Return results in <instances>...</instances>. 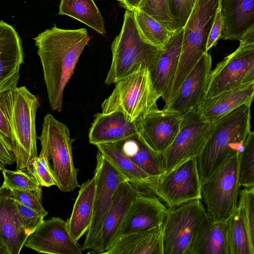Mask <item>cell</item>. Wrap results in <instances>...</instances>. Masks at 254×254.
I'll return each mask as SVG.
<instances>
[{
    "instance_id": "8d00e7d4",
    "label": "cell",
    "mask_w": 254,
    "mask_h": 254,
    "mask_svg": "<svg viewBox=\"0 0 254 254\" xmlns=\"http://www.w3.org/2000/svg\"><path fill=\"white\" fill-rule=\"evenodd\" d=\"M196 0H168L169 10L175 32L183 29Z\"/></svg>"
},
{
    "instance_id": "d6a6232c",
    "label": "cell",
    "mask_w": 254,
    "mask_h": 254,
    "mask_svg": "<svg viewBox=\"0 0 254 254\" xmlns=\"http://www.w3.org/2000/svg\"><path fill=\"white\" fill-rule=\"evenodd\" d=\"M239 184L241 188L254 187V132L250 131L239 155Z\"/></svg>"
},
{
    "instance_id": "5bb4252c",
    "label": "cell",
    "mask_w": 254,
    "mask_h": 254,
    "mask_svg": "<svg viewBox=\"0 0 254 254\" xmlns=\"http://www.w3.org/2000/svg\"><path fill=\"white\" fill-rule=\"evenodd\" d=\"M183 115L167 109L149 112L134 122L142 141L161 157L178 133Z\"/></svg>"
},
{
    "instance_id": "4dcf8cb0",
    "label": "cell",
    "mask_w": 254,
    "mask_h": 254,
    "mask_svg": "<svg viewBox=\"0 0 254 254\" xmlns=\"http://www.w3.org/2000/svg\"><path fill=\"white\" fill-rule=\"evenodd\" d=\"M139 32L150 45L162 50L174 34L150 16L137 9L132 11Z\"/></svg>"
},
{
    "instance_id": "e0dca14e",
    "label": "cell",
    "mask_w": 254,
    "mask_h": 254,
    "mask_svg": "<svg viewBox=\"0 0 254 254\" xmlns=\"http://www.w3.org/2000/svg\"><path fill=\"white\" fill-rule=\"evenodd\" d=\"M140 191L127 180L121 183L113 196L92 251L105 254L117 238L130 206Z\"/></svg>"
},
{
    "instance_id": "cb8c5ba5",
    "label": "cell",
    "mask_w": 254,
    "mask_h": 254,
    "mask_svg": "<svg viewBox=\"0 0 254 254\" xmlns=\"http://www.w3.org/2000/svg\"><path fill=\"white\" fill-rule=\"evenodd\" d=\"M98 150L120 172L126 180L144 193L155 195L159 179L145 173L126 156L114 143L96 144Z\"/></svg>"
},
{
    "instance_id": "74e56055",
    "label": "cell",
    "mask_w": 254,
    "mask_h": 254,
    "mask_svg": "<svg viewBox=\"0 0 254 254\" xmlns=\"http://www.w3.org/2000/svg\"><path fill=\"white\" fill-rule=\"evenodd\" d=\"M15 200L34 210L44 217L48 212L42 204L41 187L34 190H11Z\"/></svg>"
},
{
    "instance_id": "9a60e30c",
    "label": "cell",
    "mask_w": 254,
    "mask_h": 254,
    "mask_svg": "<svg viewBox=\"0 0 254 254\" xmlns=\"http://www.w3.org/2000/svg\"><path fill=\"white\" fill-rule=\"evenodd\" d=\"M24 246L38 253L81 254L78 242L71 237L67 221L58 217L44 220L27 237Z\"/></svg>"
},
{
    "instance_id": "30bf717a",
    "label": "cell",
    "mask_w": 254,
    "mask_h": 254,
    "mask_svg": "<svg viewBox=\"0 0 254 254\" xmlns=\"http://www.w3.org/2000/svg\"><path fill=\"white\" fill-rule=\"evenodd\" d=\"M207 217L200 199L168 208L163 224V254H189L198 229Z\"/></svg>"
},
{
    "instance_id": "5b68a950",
    "label": "cell",
    "mask_w": 254,
    "mask_h": 254,
    "mask_svg": "<svg viewBox=\"0 0 254 254\" xmlns=\"http://www.w3.org/2000/svg\"><path fill=\"white\" fill-rule=\"evenodd\" d=\"M111 51L112 62L105 80V83L108 85L131 74L140 64H144L150 69L161 50L143 39L133 12L127 10L121 32L114 40Z\"/></svg>"
},
{
    "instance_id": "8992f818",
    "label": "cell",
    "mask_w": 254,
    "mask_h": 254,
    "mask_svg": "<svg viewBox=\"0 0 254 254\" xmlns=\"http://www.w3.org/2000/svg\"><path fill=\"white\" fill-rule=\"evenodd\" d=\"M161 95L152 82L148 68L140 64L131 74L115 83L112 93L101 105L102 113L120 112L130 122L158 109Z\"/></svg>"
},
{
    "instance_id": "b9f144b4",
    "label": "cell",
    "mask_w": 254,
    "mask_h": 254,
    "mask_svg": "<svg viewBox=\"0 0 254 254\" xmlns=\"http://www.w3.org/2000/svg\"><path fill=\"white\" fill-rule=\"evenodd\" d=\"M15 163L14 157L9 142L0 132V170Z\"/></svg>"
},
{
    "instance_id": "3957f363",
    "label": "cell",
    "mask_w": 254,
    "mask_h": 254,
    "mask_svg": "<svg viewBox=\"0 0 254 254\" xmlns=\"http://www.w3.org/2000/svg\"><path fill=\"white\" fill-rule=\"evenodd\" d=\"M251 105H243L216 121L214 128L196 157L201 185L233 154L241 152L251 131Z\"/></svg>"
},
{
    "instance_id": "2e32d148",
    "label": "cell",
    "mask_w": 254,
    "mask_h": 254,
    "mask_svg": "<svg viewBox=\"0 0 254 254\" xmlns=\"http://www.w3.org/2000/svg\"><path fill=\"white\" fill-rule=\"evenodd\" d=\"M212 58L205 52L186 77L167 108L183 115L197 109L204 100L212 71Z\"/></svg>"
},
{
    "instance_id": "83f0119b",
    "label": "cell",
    "mask_w": 254,
    "mask_h": 254,
    "mask_svg": "<svg viewBox=\"0 0 254 254\" xmlns=\"http://www.w3.org/2000/svg\"><path fill=\"white\" fill-rule=\"evenodd\" d=\"M189 254H230L227 221L207 217L198 229Z\"/></svg>"
},
{
    "instance_id": "7402d4cb",
    "label": "cell",
    "mask_w": 254,
    "mask_h": 254,
    "mask_svg": "<svg viewBox=\"0 0 254 254\" xmlns=\"http://www.w3.org/2000/svg\"><path fill=\"white\" fill-rule=\"evenodd\" d=\"M134 122L128 121L121 112L98 113L89 128V143H116L137 134Z\"/></svg>"
},
{
    "instance_id": "7c38bea8",
    "label": "cell",
    "mask_w": 254,
    "mask_h": 254,
    "mask_svg": "<svg viewBox=\"0 0 254 254\" xmlns=\"http://www.w3.org/2000/svg\"><path fill=\"white\" fill-rule=\"evenodd\" d=\"M201 189L196 157H192L160 177L155 195L168 208H174L200 199Z\"/></svg>"
},
{
    "instance_id": "484cf974",
    "label": "cell",
    "mask_w": 254,
    "mask_h": 254,
    "mask_svg": "<svg viewBox=\"0 0 254 254\" xmlns=\"http://www.w3.org/2000/svg\"><path fill=\"white\" fill-rule=\"evenodd\" d=\"M105 254H163V225L118 238Z\"/></svg>"
},
{
    "instance_id": "f546056e",
    "label": "cell",
    "mask_w": 254,
    "mask_h": 254,
    "mask_svg": "<svg viewBox=\"0 0 254 254\" xmlns=\"http://www.w3.org/2000/svg\"><path fill=\"white\" fill-rule=\"evenodd\" d=\"M59 14L70 16L101 34L106 33L104 19L93 0H61Z\"/></svg>"
},
{
    "instance_id": "f6af8a7d",
    "label": "cell",
    "mask_w": 254,
    "mask_h": 254,
    "mask_svg": "<svg viewBox=\"0 0 254 254\" xmlns=\"http://www.w3.org/2000/svg\"></svg>"
},
{
    "instance_id": "e575fe53",
    "label": "cell",
    "mask_w": 254,
    "mask_h": 254,
    "mask_svg": "<svg viewBox=\"0 0 254 254\" xmlns=\"http://www.w3.org/2000/svg\"><path fill=\"white\" fill-rule=\"evenodd\" d=\"M238 207L241 212L251 245L254 248V187L240 189Z\"/></svg>"
},
{
    "instance_id": "277c9868",
    "label": "cell",
    "mask_w": 254,
    "mask_h": 254,
    "mask_svg": "<svg viewBox=\"0 0 254 254\" xmlns=\"http://www.w3.org/2000/svg\"><path fill=\"white\" fill-rule=\"evenodd\" d=\"M40 141L41 155L52 173L56 186L64 192L73 191L79 187L78 169L74 165L72 143L68 127L47 114L43 120Z\"/></svg>"
},
{
    "instance_id": "f1b7e54d",
    "label": "cell",
    "mask_w": 254,
    "mask_h": 254,
    "mask_svg": "<svg viewBox=\"0 0 254 254\" xmlns=\"http://www.w3.org/2000/svg\"><path fill=\"white\" fill-rule=\"evenodd\" d=\"M114 143L119 146L126 156L145 173L158 179L163 174L161 157L152 151L137 134Z\"/></svg>"
},
{
    "instance_id": "1f68e13d",
    "label": "cell",
    "mask_w": 254,
    "mask_h": 254,
    "mask_svg": "<svg viewBox=\"0 0 254 254\" xmlns=\"http://www.w3.org/2000/svg\"><path fill=\"white\" fill-rule=\"evenodd\" d=\"M230 254H254L241 212L237 209L226 220Z\"/></svg>"
},
{
    "instance_id": "9c48e42d",
    "label": "cell",
    "mask_w": 254,
    "mask_h": 254,
    "mask_svg": "<svg viewBox=\"0 0 254 254\" xmlns=\"http://www.w3.org/2000/svg\"><path fill=\"white\" fill-rule=\"evenodd\" d=\"M254 82V28L240 41L239 47L211 71L204 99Z\"/></svg>"
},
{
    "instance_id": "44dd1931",
    "label": "cell",
    "mask_w": 254,
    "mask_h": 254,
    "mask_svg": "<svg viewBox=\"0 0 254 254\" xmlns=\"http://www.w3.org/2000/svg\"><path fill=\"white\" fill-rule=\"evenodd\" d=\"M183 29L176 32L164 48L161 51L153 66L149 69L153 85L165 102L169 96L181 51Z\"/></svg>"
},
{
    "instance_id": "ac0fdd59",
    "label": "cell",
    "mask_w": 254,
    "mask_h": 254,
    "mask_svg": "<svg viewBox=\"0 0 254 254\" xmlns=\"http://www.w3.org/2000/svg\"><path fill=\"white\" fill-rule=\"evenodd\" d=\"M30 233L24 227L11 190L0 187V254H19Z\"/></svg>"
},
{
    "instance_id": "ee69618b",
    "label": "cell",
    "mask_w": 254,
    "mask_h": 254,
    "mask_svg": "<svg viewBox=\"0 0 254 254\" xmlns=\"http://www.w3.org/2000/svg\"><path fill=\"white\" fill-rule=\"evenodd\" d=\"M120 2L122 6L127 10L133 11L137 9L141 0H117Z\"/></svg>"
},
{
    "instance_id": "ab89813d",
    "label": "cell",
    "mask_w": 254,
    "mask_h": 254,
    "mask_svg": "<svg viewBox=\"0 0 254 254\" xmlns=\"http://www.w3.org/2000/svg\"><path fill=\"white\" fill-rule=\"evenodd\" d=\"M15 204L24 227L32 233L42 224L44 217L16 200Z\"/></svg>"
},
{
    "instance_id": "7a4b0ae2",
    "label": "cell",
    "mask_w": 254,
    "mask_h": 254,
    "mask_svg": "<svg viewBox=\"0 0 254 254\" xmlns=\"http://www.w3.org/2000/svg\"><path fill=\"white\" fill-rule=\"evenodd\" d=\"M40 106L38 97L24 86L0 94V106L9 125L17 170H26L38 156L35 119Z\"/></svg>"
},
{
    "instance_id": "6da1fadb",
    "label": "cell",
    "mask_w": 254,
    "mask_h": 254,
    "mask_svg": "<svg viewBox=\"0 0 254 254\" xmlns=\"http://www.w3.org/2000/svg\"><path fill=\"white\" fill-rule=\"evenodd\" d=\"M90 38L85 28L64 29L56 26L34 38L53 111H62L64 88Z\"/></svg>"
},
{
    "instance_id": "836d02e7",
    "label": "cell",
    "mask_w": 254,
    "mask_h": 254,
    "mask_svg": "<svg viewBox=\"0 0 254 254\" xmlns=\"http://www.w3.org/2000/svg\"><path fill=\"white\" fill-rule=\"evenodd\" d=\"M137 9L153 18L170 32L175 33L168 0H141Z\"/></svg>"
},
{
    "instance_id": "603a6c76",
    "label": "cell",
    "mask_w": 254,
    "mask_h": 254,
    "mask_svg": "<svg viewBox=\"0 0 254 254\" xmlns=\"http://www.w3.org/2000/svg\"><path fill=\"white\" fill-rule=\"evenodd\" d=\"M254 82L221 92L204 99L197 110L200 118L213 122L243 105H250L253 101Z\"/></svg>"
},
{
    "instance_id": "d590c367",
    "label": "cell",
    "mask_w": 254,
    "mask_h": 254,
    "mask_svg": "<svg viewBox=\"0 0 254 254\" xmlns=\"http://www.w3.org/2000/svg\"><path fill=\"white\" fill-rule=\"evenodd\" d=\"M4 181L1 186L11 190H34L41 187L35 178L23 170H2Z\"/></svg>"
},
{
    "instance_id": "ffe728a7",
    "label": "cell",
    "mask_w": 254,
    "mask_h": 254,
    "mask_svg": "<svg viewBox=\"0 0 254 254\" xmlns=\"http://www.w3.org/2000/svg\"><path fill=\"white\" fill-rule=\"evenodd\" d=\"M24 56L20 38L13 27L0 21V94L17 87Z\"/></svg>"
},
{
    "instance_id": "4316f807",
    "label": "cell",
    "mask_w": 254,
    "mask_h": 254,
    "mask_svg": "<svg viewBox=\"0 0 254 254\" xmlns=\"http://www.w3.org/2000/svg\"><path fill=\"white\" fill-rule=\"evenodd\" d=\"M96 188V176L83 183L80 187L73 206L70 217L67 219L69 234L76 242L88 231L92 219Z\"/></svg>"
},
{
    "instance_id": "7bdbcfd3",
    "label": "cell",
    "mask_w": 254,
    "mask_h": 254,
    "mask_svg": "<svg viewBox=\"0 0 254 254\" xmlns=\"http://www.w3.org/2000/svg\"><path fill=\"white\" fill-rule=\"evenodd\" d=\"M0 132L10 144L11 135L7 118L0 106ZM11 145V144H10Z\"/></svg>"
},
{
    "instance_id": "d6986e66",
    "label": "cell",
    "mask_w": 254,
    "mask_h": 254,
    "mask_svg": "<svg viewBox=\"0 0 254 254\" xmlns=\"http://www.w3.org/2000/svg\"><path fill=\"white\" fill-rule=\"evenodd\" d=\"M167 212L168 208L156 195L139 192L130 206L116 239L163 225Z\"/></svg>"
},
{
    "instance_id": "8fae6325",
    "label": "cell",
    "mask_w": 254,
    "mask_h": 254,
    "mask_svg": "<svg viewBox=\"0 0 254 254\" xmlns=\"http://www.w3.org/2000/svg\"><path fill=\"white\" fill-rule=\"evenodd\" d=\"M215 122L202 120L197 109L183 114L178 133L161 156L163 174L190 158L197 157L212 132Z\"/></svg>"
},
{
    "instance_id": "ba28073f",
    "label": "cell",
    "mask_w": 254,
    "mask_h": 254,
    "mask_svg": "<svg viewBox=\"0 0 254 254\" xmlns=\"http://www.w3.org/2000/svg\"><path fill=\"white\" fill-rule=\"evenodd\" d=\"M231 156L201 185V201L207 216L214 221H226L237 209L240 189L239 155Z\"/></svg>"
},
{
    "instance_id": "d4e9b609",
    "label": "cell",
    "mask_w": 254,
    "mask_h": 254,
    "mask_svg": "<svg viewBox=\"0 0 254 254\" xmlns=\"http://www.w3.org/2000/svg\"><path fill=\"white\" fill-rule=\"evenodd\" d=\"M223 30L221 38L239 40L254 28V0H221Z\"/></svg>"
},
{
    "instance_id": "4fadbf2b",
    "label": "cell",
    "mask_w": 254,
    "mask_h": 254,
    "mask_svg": "<svg viewBox=\"0 0 254 254\" xmlns=\"http://www.w3.org/2000/svg\"><path fill=\"white\" fill-rule=\"evenodd\" d=\"M96 188L93 213L90 226L87 231L82 250H91L98 236L113 196L119 185L126 179L120 172L98 150Z\"/></svg>"
},
{
    "instance_id": "52a82bcc",
    "label": "cell",
    "mask_w": 254,
    "mask_h": 254,
    "mask_svg": "<svg viewBox=\"0 0 254 254\" xmlns=\"http://www.w3.org/2000/svg\"><path fill=\"white\" fill-rule=\"evenodd\" d=\"M221 0H196L183 28V37L178 64L169 99L176 95L184 80L202 55L216 11Z\"/></svg>"
},
{
    "instance_id": "f35d334b",
    "label": "cell",
    "mask_w": 254,
    "mask_h": 254,
    "mask_svg": "<svg viewBox=\"0 0 254 254\" xmlns=\"http://www.w3.org/2000/svg\"><path fill=\"white\" fill-rule=\"evenodd\" d=\"M26 170L35 178L41 187L56 186L55 180L41 155L34 158Z\"/></svg>"
},
{
    "instance_id": "60d3db41",
    "label": "cell",
    "mask_w": 254,
    "mask_h": 254,
    "mask_svg": "<svg viewBox=\"0 0 254 254\" xmlns=\"http://www.w3.org/2000/svg\"><path fill=\"white\" fill-rule=\"evenodd\" d=\"M223 20L221 11V3L216 11L214 20L210 29L206 45V51L215 46L221 39L223 30Z\"/></svg>"
}]
</instances>
